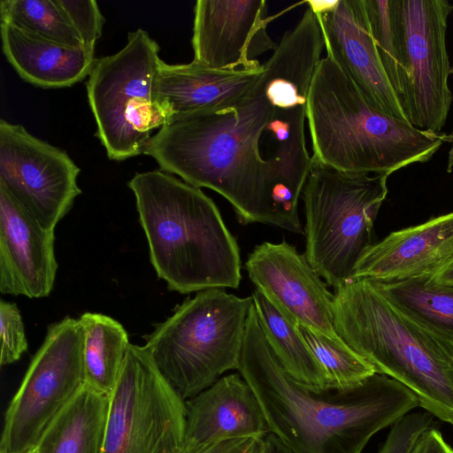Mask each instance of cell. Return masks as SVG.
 <instances>
[{
	"mask_svg": "<svg viewBox=\"0 0 453 453\" xmlns=\"http://www.w3.org/2000/svg\"><path fill=\"white\" fill-rule=\"evenodd\" d=\"M84 330L69 316L48 326L4 414L0 453H28L85 385Z\"/></svg>",
	"mask_w": 453,
	"mask_h": 453,
	"instance_id": "cell-10",
	"label": "cell"
},
{
	"mask_svg": "<svg viewBox=\"0 0 453 453\" xmlns=\"http://www.w3.org/2000/svg\"><path fill=\"white\" fill-rule=\"evenodd\" d=\"M434 416L428 411H411L392 426L379 453H410L419 436L432 426Z\"/></svg>",
	"mask_w": 453,
	"mask_h": 453,
	"instance_id": "cell-30",
	"label": "cell"
},
{
	"mask_svg": "<svg viewBox=\"0 0 453 453\" xmlns=\"http://www.w3.org/2000/svg\"><path fill=\"white\" fill-rule=\"evenodd\" d=\"M182 453H263V439L242 438L202 446L184 447Z\"/></svg>",
	"mask_w": 453,
	"mask_h": 453,
	"instance_id": "cell-31",
	"label": "cell"
},
{
	"mask_svg": "<svg viewBox=\"0 0 453 453\" xmlns=\"http://www.w3.org/2000/svg\"><path fill=\"white\" fill-rule=\"evenodd\" d=\"M450 73H453V66L450 68Z\"/></svg>",
	"mask_w": 453,
	"mask_h": 453,
	"instance_id": "cell-37",
	"label": "cell"
},
{
	"mask_svg": "<svg viewBox=\"0 0 453 453\" xmlns=\"http://www.w3.org/2000/svg\"><path fill=\"white\" fill-rule=\"evenodd\" d=\"M273 111L263 71L235 104L163 126L143 154L153 157L162 171L224 196L242 223L304 234L299 198L285 188L261 152V138Z\"/></svg>",
	"mask_w": 453,
	"mask_h": 453,
	"instance_id": "cell-1",
	"label": "cell"
},
{
	"mask_svg": "<svg viewBox=\"0 0 453 453\" xmlns=\"http://www.w3.org/2000/svg\"><path fill=\"white\" fill-rule=\"evenodd\" d=\"M264 71L219 70L195 62L171 65L162 61L158 96L168 123L213 111L238 102L254 87Z\"/></svg>",
	"mask_w": 453,
	"mask_h": 453,
	"instance_id": "cell-19",
	"label": "cell"
},
{
	"mask_svg": "<svg viewBox=\"0 0 453 453\" xmlns=\"http://www.w3.org/2000/svg\"><path fill=\"white\" fill-rule=\"evenodd\" d=\"M265 0H198L194 7L193 62L226 71H256L257 57L277 45L267 33Z\"/></svg>",
	"mask_w": 453,
	"mask_h": 453,
	"instance_id": "cell-15",
	"label": "cell"
},
{
	"mask_svg": "<svg viewBox=\"0 0 453 453\" xmlns=\"http://www.w3.org/2000/svg\"><path fill=\"white\" fill-rule=\"evenodd\" d=\"M365 4L382 66L401 102L406 82L401 0H365Z\"/></svg>",
	"mask_w": 453,
	"mask_h": 453,
	"instance_id": "cell-26",
	"label": "cell"
},
{
	"mask_svg": "<svg viewBox=\"0 0 453 453\" xmlns=\"http://www.w3.org/2000/svg\"><path fill=\"white\" fill-rule=\"evenodd\" d=\"M3 52L27 82L44 88L71 87L88 76L94 50L42 39L1 21Z\"/></svg>",
	"mask_w": 453,
	"mask_h": 453,
	"instance_id": "cell-20",
	"label": "cell"
},
{
	"mask_svg": "<svg viewBox=\"0 0 453 453\" xmlns=\"http://www.w3.org/2000/svg\"><path fill=\"white\" fill-rule=\"evenodd\" d=\"M312 157L333 168L386 174L433 157L450 136L422 130L373 108L328 57L319 62L309 88Z\"/></svg>",
	"mask_w": 453,
	"mask_h": 453,
	"instance_id": "cell-4",
	"label": "cell"
},
{
	"mask_svg": "<svg viewBox=\"0 0 453 453\" xmlns=\"http://www.w3.org/2000/svg\"><path fill=\"white\" fill-rule=\"evenodd\" d=\"M0 19L42 39L84 47L58 0H2Z\"/></svg>",
	"mask_w": 453,
	"mask_h": 453,
	"instance_id": "cell-25",
	"label": "cell"
},
{
	"mask_svg": "<svg viewBox=\"0 0 453 453\" xmlns=\"http://www.w3.org/2000/svg\"><path fill=\"white\" fill-rule=\"evenodd\" d=\"M109 397L102 453H182L185 401L143 346L130 343Z\"/></svg>",
	"mask_w": 453,
	"mask_h": 453,
	"instance_id": "cell-9",
	"label": "cell"
},
{
	"mask_svg": "<svg viewBox=\"0 0 453 453\" xmlns=\"http://www.w3.org/2000/svg\"><path fill=\"white\" fill-rule=\"evenodd\" d=\"M251 297L269 345L285 371L305 386L329 388L324 370L296 324L257 289L253 291Z\"/></svg>",
	"mask_w": 453,
	"mask_h": 453,
	"instance_id": "cell-23",
	"label": "cell"
},
{
	"mask_svg": "<svg viewBox=\"0 0 453 453\" xmlns=\"http://www.w3.org/2000/svg\"><path fill=\"white\" fill-rule=\"evenodd\" d=\"M386 174L343 172L312 157L302 197L305 256L326 284L337 288L373 244V224L388 194Z\"/></svg>",
	"mask_w": 453,
	"mask_h": 453,
	"instance_id": "cell-7",
	"label": "cell"
},
{
	"mask_svg": "<svg viewBox=\"0 0 453 453\" xmlns=\"http://www.w3.org/2000/svg\"><path fill=\"white\" fill-rule=\"evenodd\" d=\"M306 3L317 16L326 57L351 79L373 108L409 122L382 66L365 0Z\"/></svg>",
	"mask_w": 453,
	"mask_h": 453,
	"instance_id": "cell-14",
	"label": "cell"
},
{
	"mask_svg": "<svg viewBox=\"0 0 453 453\" xmlns=\"http://www.w3.org/2000/svg\"><path fill=\"white\" fill-rule=\"evenodd\" d=\"M79 320L84 330L85 386L111 395L119 376L130 342L124 326L96 312H85Z\"/></svg>",
	"mask_w": 453,
	"mask_h": 453,
	"instance_id": "cell-22",
	"label": "cell"
},
{
	"mask_svg": "<svg viewBox=\"0 0 453 453\" xmlns=\"http://www.w3.org/2000/svg\"><path fill=\"white\" fill-rule=\"evenodd\" d=\"M429 280L436 285L453 286V258Z\"/></svg>",
	"mask_w": 453,
	"mask_h": 453,
	"instance_id": "cell-34",
	"label": "cell"
},
{
	"mask_svg": "<svg viewBox=\"0 0 453 453\" xmlns=\"http://www.w3.org/2000/svg\"><path fill=\"white\" fill-rule=\"evenodd\" d=\"M54 230L42 226L0 188V292L48 296L58 263Z\"/></svg>",
	"mask_w": 453,
	"mask_h": 453,
	"instance_id": "cell-16",
	"label": "cell"
},
{
	"mask_svg": "<svg viewBox=\"0 0 453 453\" xmlns=\"http://www.w3.org/2000/svg\"><path fill=\"white\" fill-rule=\"evenodd\" d=\"M449 136H450L451 148L449 151V157H448L447 170L449 173H450L453 170V128L451 130V133L449 134Z\"/></svg>",
	"mask_w": 453,
	"mask_h": 453,
	"instance_id": "cell-35",
	"label": "cell"
},
{
	"mask_svg": "<svg viewBox=\"0 0 453 453\" xmlns=\"http://www.w3.org/2000/svg\"><path fill=\"white\" fill-rule=\"evenodd\" d=\"M334 329L376 373L412 391L420 407L453 426V347L418 324L369 280L334 292Z\"/></svg>",
	"mask_w": 453,
	"mask_h": 453,
	"instance_id": "cell-5",
	"label": "cell"
},
{
	"mask_svg": "<svg viewBox=\"0 0 453 453\" xmlns=\"http://www.w3.org/2000/svg\"><path fill=\"white\" fill-rule=\"evenodd\" d=\"M237 370L271 433L294 453H362L375 434L420 407L412 391L380 373L347 388L299 383L274 355L253 303Z\"/></svg>",
	"mask_w": 453,
	"mask_h": 453,
	"instance_id": "cell-2",
	"label": "cell"
},
{
	"mask_svg": "<svg viewBox=\"0 0 453 453\" xmlns=\"http://www.w3.org/2000/svg\"><path fill=\"white\" fill-rule=\"evenodd\" d=\"M245 268L256 289L293 323L342 341L334 329V294L304 253L286 241L264 242L249 254Z\"/></svg>",
	"mask_w": 453,
	"mask_h": 453,
	"instance_id": "cell-13",
	"label": "cell"
},
{
	"mask_svg": "<svg viewBox=\"0 0 453 453\" xmlns=\"http://www.w3.org/2000/svg\"><path fill=\"white\" fill-rule=\"evenodd\" d=\"M296 326L324 370L329 388H350L376 373L373 367L343 341L334 340L302 324Z\"/></svg>",
	"mask_w": 453,
	"mask_h": 453,
	"instance_id": "cell-27",
	"label": "cell"
},
{
	"mask_svg": "<svg viewBox=\"0 0 453 453\" xmlns=\"http://www.w3.org/2000/svg\"><path fill=\"white\" fill-rule=\"evenodd\" d=\"M0 365L18 361L27 349V340L21 313L16 303L0 301Z\"/></svg>",
	"mask_w": 453,
	"mask_h": 453,
	"instance_id": "cell-28",
	"label": "cell"
},
{
	"mask_svg": "<svg viewBox=\"0 0 453 453\" xmlns=\"http://www.w3.org/2000/svg\"><path fill=\"white\" fill-rule=\"evenodd\" d=\"M374 282L409 317L453 347V286L436 285L429 277Z\"/></svg>",
	"mask_w": 453,
	"mask_h": 453,
	"instance_id": "cell-24",
	"label": "cell"
},
{
	"mask_svg": "<svg viewBox=\"0 0 453 453\" xmlns=\"http://www.w3.org/2000/svg\"><path fill=\"white\" fill-rule=\"evenodd\" d=\"M28 453H37V449H36V448H35V449H33V450L29 451Z\"/></svg>",
	"mask_w": 453,
	"mask_h": 453,
	"instance_id": "cell-36",
	"label": "cell"
},
{
	"mask_svg": "<svg viewBox=\"0 0 453 453\" xmlns=\"http://www.w3.org/2000/svg\"><path fill=\"white\" fill-rule=\"evenodd\" d=\"M453 258V211L394 231L370 246L352 280L378 282L431 277Z\"/></svg>",
	"mask_w": 453,
	"mask_h": 453,
	"instance_id": "cell-17",
	"label": "cell"
},
{
	"mask_svg": "<svg viewBox=\"0 0 453 453\" xmlns=\"http://www.w3.org/2000/svg\"><path fill=\"white\" fill-rule=\"evenodd\" d=\"M159 46L139 28L117 53L96 59L88 74V104L96 136L111 160L143 154L156 128L168 122L158 96Z\"/></svg>",
	"mask_w": 453,
	"mask_h": 453,
	"instance_id": "cell-8",
	"label": "cell"
},
{
	"mask_svg": "<svg viewBox=\"0 0 453 453\" xmlns=\"http://www.w3.org/2000/svg\"><path fill=\"white\" fill-rule=\"evenodd\" d=\"M85 48L94 50L104 18L95 0H58Z\"/></svg>",
	"mask_w": 453,
	"mask_h": 453,
	"instance_id": "cell-29",
	"label": "cell"
},
{
	"mask_svg": "<svg viewBox=\"0 0 453 453\" xmlns=\"http://www.w3.org/2000/svg\"><path fill=\"white\" fill-rule=\"evenodd\" d=\"M133 191L150 262L172 291L237 288L240 250L214 202L162 170L137 173Z\"/></svg>",
	"mask_w": 453,
	"mask_h": 453,
	"instance_id": "cell-3",
	"label": "cell"
},
{
	"mask_svg": "<svg viewBox=\"0 0 453 453\" xmlns=\"http://www.w3.org/2000/svg\"><path fill=\"white\" fill-rule=\"evenodd\" d=\"M68 154L0 119V188L42 226L54 230L81 193Z\"/></svg>",
	"mask_w": 453,
	"mask_h": 453,
	"instance_id": "cell-11",
	"label": "cell"
},
{
	"mask_svg": "<svg viewBox=\"0 0 453 453\" xmlns=\"http://www.w3.org/2000/svg\"><path fill=\"white\" fill-rule=\"evenodd\" d=\"M263 453H294L276 435L269 433L263 439Z\"/></svg>",
	"mask_w": 453,
	"mask_h": 453,
	"instance_id": "cell-33",
	"label": "cell"
},
{
	"mask_svg": "<svg viewBox=\"0 0 453 453\" xmlns=\"http://www.w3.org/2000/svg\"><path fill=\"white\" fill-rule=\"evenodd\" d=\"M452 9L447 0H401L406 66L401 104L412 126L434 133L441 132L453 101L446 48Z\"/></svg>",
	"mask_w": 453,
	"mask_h": 453,
	"instance_id": "cell-12",
	"label": "cell"
},
{
	"mask_svg": "<svg viewBox=\"0 0 453 453\" xmlns=\"http://www.w3.org/2000/svg\"><path fill=\"white\" fill-rule=\"evenodd\" d=\"M410 453H453L439 430L430 426L418 439Z\"/></svg>",
	"mask_w": 453,
	"mask_h": 453,
	"instance_id": "cell-32",
	"label": "cell"
},
{
	"mask_svg": "<svg viewBox=\"0 0 453 453\" xmlns=\"http://www.w3.org/2000/svg\"><path fill=\"white\" fill-rule=\"evenodd\" d=\"M185 404L184 447L264 439L271 433L255 393L240 373L220 377Z\"/></svg>",
	"mask_w": 453,
	"mask_h": 453,
	"instance_id": "cell-18",
	"label": "cell"
},
{
	"mask_svg": "<svg viewBox=\"0 0 453 453\" xmlns=\"http://www.w3.org/2000/svg\"><path fill=\"white\" fill-rule=\"evenodd\" d=\"M109 398L84 385L45 430L37 453H102Z\"/></svg>",
	"mask_w": 453,
	"mask_h": 453,
	"instance_id": "cell-21",
	"label": "cell"
},
{
	"mask_svg": "<svg viewBox=\"0 0 453 453\" xmlns=\"http://www.w3.org/2000/svg\"><path fill=\"white\" fill-rule=\"evenodd\" d=\"M252 303L223 288L202 290L146 337L143 347L184 401L237 369Z\"/></svg>",
	"mask_w": 453,
	"mask_h": 453,
	"instance_id": "cell-6",
	"label": "cell"
}]
</instances>
